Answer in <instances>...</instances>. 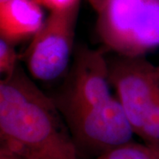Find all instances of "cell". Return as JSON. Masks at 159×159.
Listing matches in <instances>:
<instances>
[{"mask_svg": "<svg viewBox=\"0 0 159 159\" xmlns=\"http://www.w3.org/2000/svg\"><path fill=\"white\" fill-rule=\"evenodd\" d=\"M111 85L125 111L134 134L148 115L159 105V66L143 57H117L108 60Z\"/></svg>", "mask_w": 159, "mask_h": 159, "instance_id": "cell-5", "label": "cell"}, {"mask_svg": "<svg viewBox=\"0 0 159 159\" xmlns=\"http://www.w3.org/2000/svg\"><path fill=\"white\" fill-rule=\"evenodd\" d=\"M51 11L66 10L80 4V0H37Z\"/></svg>", "mask_w": 159, "mask_h": 159, "instance_id": "cell-10", "label": "cell"}, {"mask_svg": "<svg viewBox=\"0 0 159 159\" xmlns=\"http://www.w3.org/2000/svg\"><path fill=\"white\" fill-rule=\"evenodd\" d=\"M80 5L63 11H51L42 28L32 37L23 58L34 79L51 81L68 71L74 51Z\"/></svg>", "mask_w": 159, "mask_h": 159, "instance_id": "cell-4", "label": "cell"}, {"mask_svg": "<svg viewBox=\"0 0 159 159\" xmlns=\"http://www.w3.org/2000/svg\"><path fill=\"white\" fill-rule=\"evenodd\" d=\"M95 159H159V146L132 141L110 149Z\"/></svg>", "mask_w": 159, "mask_h": 159, "instance_id": "cell-8", "label": "cell"}, {"mask_svg": "<svg viewBox=\"0 0 159 159\" xmlns=\"http://www.w3.org/2000/svg\"><path fill=\"white\" fill-rule=\"evenodd\" d=\"M66 123L80 155L97 157L132 142L134 134L122 105L113 97L66 119Z\"/></svg>", "mask_w": 159, "mask_h": 159, "instance_id": "cell-6", "label": "cell"}, {"mask_svg": "<svg viewBox=\"0 0 159 159\" xmlns=\"http://www.w3.org/2000/svg\"><path fill=\"white\" fill-rule=\"evenodd\" d=\"M0 152L24 159H79L80 154L52 97L20 63L0 81Z\"/></svg>", "mask_w": 159, "mask_h": 159, "instance_id": "cell-1", "label": "cell"}, {"mask_svg": "<svg viewBox=\"0 0 159 159\" xmlns=\"http://www.w3.org/2000/svg\"><path fill=\"white\" fill-rule=\"evenodd\" d=\"M37 0H11L0 5V36L12 44L32 38L44 23Z\"/></svg>", "mask_w": 159, "mask_h": 159, "instance_id": "cell-7", "label": "cell"}, {"mask_svg": "<svg viewBox=\"0 0 159 159\" xmlns=\"http://www.w3.org/2000/svg\"><path fill=\"white\" fill-rule=\"evenodd\" d=\"M11 0H0V5H3V4H6L7 2H9Z\"/></svg>", "mask_w": 159, "mask_h": 159, "instance_id": "cell-13", "label": "cell"}, {"mask_svg": "<svg viewBox=\"0 0 159 159\" xmlns=\"http://www.w3.org/2000/svg\"><path fill=\"white\" fill-rule=\"evenodd\" d=\"M107 0H89L90 6L92 8L96 11V12H98L102 8V6H104V4L106 3Z\"/></svg>", "mask_w": 159, "mask_h": 159, "instance_id": "cell-11", "label": "cell"}, {"mask_svg": "<svg viewBox=\"0 0 159 159\" xmlns=\"http://www.w3.org/2000/svg\"><path fill=\"white\" fill-rule=\"evenodd\" d=\"M103 47L124 57H144L159 47V0H107L97 12Z\"/></svg>", "mask_w": 159, "mask_h": 159, "instance_id": "cell-2", "label": "cell"}, {"mask_svg": "<svg viewBox=\"0 0 159 159\" xmlns=\"http://www.w3.org/2000/svg\"><path fill=\"white\" fill-rule=\"evenodd\" d=\"M0 159H24V158L20 157H19V156H16V155L0 152Z\"/></svg>", "mask_w": 159, "mask_h": 159, "instance_id": "cell-12", "label": "cell"}, {"mask_svg": "<svg viewBox=\"0 0 159 159\" xmlns=\"http://www.w3.org/2000/svg\"><path fill=\"white\" fill-rule=\"evenodd\" d=\"M103 49L78 45L74 61L54 102L65 121L85 110L108 100L110 92L108 60Z\"/></svg>", "mask_w": 159, "mask_h": 159, "instance_id": "cell-3", "label": "cell"}, {"mask_svg": "<svg viewBox=\"0 0 159 159\" xmlns=\"http://www.w3.org/2000/svg\"><path fill=\"white\" fill-rule=\"evenodd\" d=\"M20 64V57L14 44L0 39V73L4 77L11 74Z\"/></svg>", "mask_w": 159, "mask_h": 159, "instance_id": "cell-9", "label": "cell"}]
</instances>
